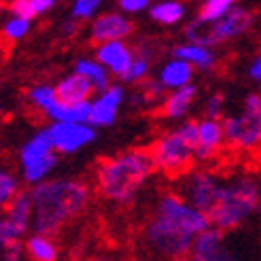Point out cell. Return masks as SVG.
I'll return each mask as SVG.
<instances>
[{
  "label": "cell",
  "mask_w": 261,
  "mask_h": 261,
  "mask_svg": "<svg viewBox=\"0 0 261 261\" xmlns=\"http://www.w3.org/2000/svg\"><path fill=\"white\" fill-rule=\"evenodd\" d=\"M211 219L176 195H164L147 225V240L162 255L180 257L193 249L195 238L208 229Z\"/></svg>",
  "instance_id": "cell-1"
},
{
  "label": "cell",
  "mask_w": 261,
  "mask_h": 261,
  "mask_svg": "<svg viewBox=\"0 0 261 261\" xmlns=\"http://www.w3.org/2000/svg\"><path fill=\"white\" fill-rule=\"evenodd\" d=\"M129 32H132V23L119 13H104L91 23V41L98 45L117 43L125 38Z\"/></svg>",
  "instance_id": "cell-10"
},
{
  "label": "cell",
  "mask_w": 261,
  "mask_h": 261,
  "mask_svg": "<svg viewBox=\"0 0 261 261\" xmlns=\"http://www.w3.org/2000/svg\"><path fill=\"white\" fill-rule=\"evenodd\" d=\"M251 76H253L255 81H259V83H261V56L253 62V66H251Z\"/></svg>",
  "instance_id": "cell-37"
},
{
  "label": "cell",
  "mask_w": 261,
  "mask_h": 261,
  "mask_svg": "<svg viewBox=\"0 0 261 261\" xmlns=\"http://www.w3.org/2000/svg\"><path fill=\"white\" fill-rule=\"evenodd\" d=\"M100 7L98 0H76L72 5V15L79 17V19H87L96 13V9Z\"/></svg>",
  "instance_id": "cell-32"
},
{
  "label": "cell",
  "mask_w": 261,
  "mask_h": 261,
  "mask_svg": "<svg viewBox=\"0 0 261 261\" xmlns=\"http://www.w3.org/2000/svg\"><path fill=\"white\" fill-rule=\"evenodd\" d=\"M28 30H30V21H25V19H17V17L9 19V21L5 23V28H3L5 36H7V38H11V41H17V38L25 36V32H28Z\"/></svg>",
  "instance_id": "cell-30"
},
{
  "label": "cell",
  "mask_w": 261,
  "mask_h": 261,
  "mask_svg": "<svg viewBox=\"0 0 261 261\" xmlns=\"http://www.w3.org/2000/svg\"><path fill=\"white\" fill-rule=\"evenodd\" d=\"M174 56L176 60H182L187 64H193V66H200V68H213L215 66V56L208 51L206 47L200 45H180L174 49Z\"/></svg>",
  "instance_id": "cell-22"
},
{
  "label": "cell",
  "mask_w": 261,
  "mask_h": 261,
  "mask_svg": "<svg viewBox=\"0 0 261 261\" xmlns=\"http://www.w3.org/2000/svg\"><path fill=\"white\" fill-rule=\"evenodd\" d=\"M162 85L164 87H172V89H182L189 85V79H191V64L182 62V60H172L168 62L162 74Z\"/></svg>",
  "instance_id": "cell-19"
},
{
  "label": "cell",
  "mask_w": 261,
  "mask_h": 261,
  "mask_svg": "<svg viewBox=\"0 0 261 261\" xmlns=\"http://www.w3.org/2000/svg\"><path fill=\"white\" fill-rule=\"evenodd\" d=\"M54 138H51L49 127L38 132L30 142H25V147H21L19 151V158H21V166L23 168H30L38 162H45L54 155Z\"/></svg>",
  "instance_id": "cell-16"
},
{
  "label": "cell",
  "mask_w": 261,
  "mask_h": 261,
  "mask_svg": "<svg viewBox=\"0 0 261 261\" xmlns=\"http://www.w3.org/2000/svg\"><path fill=\"white\" fill-rule=\"evenodd\" d=\"M32 195L34 229L54 236L68 219L79 215L89 202V189L79 180H47L36 185Z\"/></svg>",
  "instance_id": "cell-2"
},
{
  "label": "cell",
  "mask_w": 261,
  "mask_h": 261,
  "mask_svg": "<svg viewBox=\"0 0 261 261\" xmlns=\"http://www.w3.org/2000/svg\"><path fill=\"white\" fill-rule=\"evenodd\" d=\"M15 198H17V180L11 174L3 172L0 174V202H3L5 206L7 204L11 206L13 202H15Z\"/></svg>",
  "instance_id": "cell-28"
},
{
  "label": "cell",
  "mask_w": 261,
  "mask_h": 261,
  "mask_svg": "<svg viewBox=\"0 0 261 261\" xmlns=\"http://www.w3.org/2000/svg\"><path fill=\"white\" fill-rule=\"evenodd\" d=\"M76 74H83L85 79L91 81V85H94L96 91H109L113 85L109 83V72L107 68L102 66L100 62H91V60H79L76 62Z\"/></svg>",
  "instance_id": "cell-20"
},
{
  "label": "cell",
  "mask_w": 261,
  "mask_h": 261,
  "mask_svg": "<svg viewBox=\"0 0 261 261\" xmlns=\"http://www.w3.org/2000/svg\"><path fill=\"white\" fill-rule=\"evenodd\" d=\"M221 107H223V96L221 94H215L211 100L206 102V113H208V119H215L221 115Z\"/></svg>",
  "instance_id": "cell-33"
},
{
  "label": "cell",
  "mask_w": 261,
  "mask_h": 261,
  "mask_svg": "<svg viewBox=\"0 0 261 261\" xmlns=\"http://www.w3.org/2000/svg\"><path fill=\"white\" fill-rule=\"evenodd\" d=\"M76 30V23H72V21H66V23H64V32H66V34H72Z\"/></svg>",
  "instance_id": "cell-38"
},
{
  "label": "cell",
  "mask_w": 261,
  "mask_h": 261,
  "mask_svg": "<svg viewBox=\"0 0 261 261\" xmlns=\"http://www.w3.org/2000/svg\"><path fill=\"white\" fill-rule=\"evenodd\" d=\"M162 89H164V85H162L160 81H147V83H145V91H147L151 98L160 96V94H162Z\"/></svg>",
  "instance_id": "cell-35"
},
{
  "label": "cell",
  "mask_w": 261,
  "mask_h": 261,
  "mask_svg": "<svg viewBox=\"0 0 261 261\" xmlns=\"http://www.w3.org/2000/svg\"><path fill=\"white\" fill-rule=\"evenodd\" d=\"M195 91H198V89H195V85H187V87H182V89L172 91V94L166 98L162 113L166 117H180V115H185L187 109H189V104L195 98Z\"/></svg>",
  "instance_id": "cell-21"
},
{
  "label": "cell",
  "mask_w": 261,
  "mask_h": 261,
  "mask_svg": "<svg viewBox=\"0 0 261 261\" xmlns=\"http://www.w3.org/2000/svg\"><path fill=\"white\" fill-rule=\"evenodd\" d=\"M223 191H225V185H221V182L208 172H195L187 180V198H189L191 206L198 208L206 217H211V213L217 208Z\"/></svg>",
  "instance_id": "cell-7"
},
{
  "label": "cell",
  "mask_w": 261,
  "mask_h": 261,
  "mask_svg": "<svg viewBox=\"0 0 261 261\" xmlns=\"http://www.w3.org/2000/svg\"><path fill=\"white\" fill-rule=\"evenodd\" d=\"M147 70H149V62H147V58H134V62H132V66H129V70H127V74L123 76V81L125 83H134V81H140L142 76L147 74Z\"/></svg>",
  "instance_id": "cell-31"
},
{
  "label": "cell",
  "mask_w": 261,
  "mask_h": 261,
  "mask_svg": "<svg viewBox=\"0 0 261 261\" xmlns=\"http://www.w3.org/2000/svg\"><path fill=\"white\" fill-rule=\"evenodd\" d=\"M151 153H153L155 166L162 168L168 174L178 176L189 170L191 160L195 155V147L189 145L176 129V132H170V134L155 140V145L151 147Z\"/></svg>",
  "instance_id": "cell-6"
},
{
  "label": "cell",
  "mask_w": 261,
  "mask_h": 261,
  "mask_svg": "<svg viewBox=\"0 0 261 261\" xmlns=\"http://www.w3.org/2000/svg\"><path fill=\"white\" fill-rule=\"evenodd\" d=\"M223 123H219L215 119H204L200 121V142L195 149V158L198 160H208L217 153V149L223 142Z\"/></svg>",
  "instance_id": "cell-17"
},
{
  "label": "cell",
  "mask_w": 261,
  "mask_h": 261,
  "mask_svg": "<svg viewBox=\"0 0 261 261\" xmlns=\"http://www.w3.org/2000/svg\"><path fill=\"white\" fill-rule=\"evenodd\" d=\"M185 15V7L180 3H160L151 7V17L160 23H174Z\"/></svg>",
  "instance_id": "cell-26"
},
{
  "label": "cell",
  "mask_w": 261,
  "mask_h": 261,
  "mask_svg": "<svg viewBox=\"0 0 261 261\" xmlns=\"http://www.w3.org/2000/svg\"><path fill=\"white\" fill-rule=\"evenodd\" d=\"M119 7H121V11L136 13V11H142L145 7H149V3H147V0H121Z\"/></svg>",
  "instance_id": "cell-34"
},
{
  "label": "cell",
  "mask_w": 261,
  "mask_h": 261,
  "mask_svg": "<svg viewBox=\"0 0 261 261\" xmlns=\"http://www.w3.org/2000/svg\"><path fill=\"white\" fill-rule=\"evenodd\" d=\"M151 149H129L98 166V185L109 200L129 202L155 170Z\"/></svg>",
  "instance_id": "cell-3"
},
{
  "label": "cell",
  "mask_w": 261,
  "mask_h": 261,
  "mask_svg": "<svg viewBox=\"0 0 261 261\" xmlns=\"http://www.w3.org/2000/svg\"><path fill=\"white\" fill-rule=\"evenodd\" d=\"M223 132L229 145L255 149L261 145V96L251 94L244 100V113L223 121Z\"/></svg>",
  "instance_id": "cell-5"
},
{
  "label": "cell",
  "mask_w": 261,
  "mask_h": 261,
  "mask_svg": "<svg viewBox=\"0 0 261 261\" xmlns=\"http://www.w3.org/2000/svg\"><path fill=\"white\" fill-rule=\"evenodd\" d=\"M251 19H253V15L249 11H244L240 7H233L223 19L217 21L213 28L206 32L208 45L211 43H221V41H229V38L240 36L244 30H249Z\"/></svg>",
  "instance_id": "cell-11"
},
{
  "label": "cell",
  "mask_w": 261,
  "mask_h": 261,
  "mask_svg": "<svg viewBox=\"0 0 261 261\" xmlns=\"http://www.w3.org/2000/svg\"><path fill=\"white\" fill-rule=\"evenodd\" d=\"M233 9V3L231 0H208L200 7V13H198V21L200 23H217L223 19L227 13Z\"/></svg>",
  "instance_id": "cell-25"
},
{
  "label": "cell",
  "mask_w": 261,
  "mask_h": 261,
  "mask_svg": "<svg viewBox=\"0 0 261 261\" xmlns=\"http://www.w3.org/2000/svg\"><path fill=\"white\" fill-rule=\"evenodd\" d=\"M25 249H28V255L34 261H56L58 259L56 244L47 236H41V233H36V236H32L28 242H25Z\"/></svg>",
  "instance_id": "cell-24"
},
{
  "label": "cell",
  "mask_w": 261,
  "mask_h": 261,
  "mask_svg": "<svg viewBox=\"0 0 261 261\" xmlns=\"http://www.w3.org/2000/svg\"><path fill=\"white\" fill-rule=\"evenodd\" d=\"M54 166H56V158L51 155V158L45 160V162H38V164L30 166V168H23V176H25V180H28V182H38L43 176H47V172Z\"/></svg>",
  "instance_id": "cell-29"
},
{
  "label": "cell",
  "mask_w": 261,
  "mask_h": 261,
  "mask_svg": "<svg viewBox=\"0 0 261 261\" xmlns=\"http://www.w3.org/2000/svg\"><path fill=\"white\" fill-rule=\"evenodd\" d=\"M259 208V185L253 178H238L231 185H225L221 202L211 213V223L217 229H233L244 219H249Z\"/></svg>",
  "instance_id": "cell-4"
},
{
  "label": "cell",
  "mask_w": 261,
  "mask_h": 261,
  "mask_svg": "<svg viewBox=\"0 0 261 261\" xmlns=\"http://www.w3.org/2000/svg\"><path fill=\"white\" fill-rule=\"evenodd\" d=\"M193 259L195 261H229V253L223 249V233L221 229L208 227L193 242Z\"/></svg>",
  "instance_id": "cell-12"
},
{
  "label": "cell",
  "mask_w": 261,
  "mask_h": 261,
  "mask_svg": "<svg viewBox=\"0 0 261 261\" xmlns=\"http://www.w3.org/2000/svg\"><path fill=\"white\" fill-rule=\"evenodd\" d=\"M19 255H21L19 244H15V246H9V249L5 251V259H3V261H19Z\"/></svg>",
  "instance_id": "cell-36"
},
{
  "label": "cell",
  "mask_w": 261,
  "mask_h": 261,
  "mask_svg": "<svg viewBox=\"0 0 261 261\" xmlns=\"http://www.w3.org/2000/svg\"><path fill=\"white\" fill-rule=\"evenodd\" d=\"M56 91H58V100L62 104H68V107H70V104H83V102H87L89 94L94 91V85H91V81L85 79L83 74L74 72V74L66 76L64 81H60Z\"/></svg>",
  "instance_id": "cell-15"
},
{
  "label": "cell",
  "mask_w": 261,
  "mask_h": 261,
  "mask_svg": "<svg viewBox=\"0 0 261 261\" xmlns=\"http://www.w3.org/2000/svg\"><path fill=\"white\" fill-rule=\"evenodd\" d=\"M34 213L32 208V195L28 193H19L15 202L9 206V213L0 223V240H3L5 249L9 246H15L19 242V238L25 233L30 223V215Z\"/></svg>",
  "instance_id": "cell-8"
},
{
  "label": "cell",
  "mask_w": 261,
  "mask_h": 261,
  "mask_svg": "<svg viewBox=\"0 0 261 261\" xmlns=\"http://www.w3.org/2000/svg\"><path fill=\"white\" fill-rule=\"evenodd\" d=\"M174 261H195V259H189V257H176Z\"/></svg>",
  "instance_id": "cell-39"
},
{
  "label": "cell",
  "mask_w": 261,
  "mask_h": 261,
  "mask_svg": "<svg viewBox=\"0 0 261 261\" xmlns=\"http://www.w3.org/2000/svg\"><path fill=\"white\" fill-rule=\"evenodd\" d=\"M51 138H54V147L62 153H74L83 145L94 140V129L79 123H54L49 127Z\"/></svg>",
  "instance_id": "cell-9"
},
{
  "label": "cell",
  "mask_w": 261,
  "mask_h": 261,
  "mask_svg": "<svg viewBox=\"0 0 261 261\" xmlns=\"http://www.w3.org/2000/svg\"><path fill=\"white\" fill-rule=\"evenodd\" d=\"M96 56H98V62L102 66H109V70L113 74H119L121 79L127 74L129 66H132V62H134L132 51H129V47H125L121 41L100 45Z\"/></svg>",
  "instance_id": "cell-13"
},
{
  "label": "cell",
  "mask_w": 261,
  "mask_h": 261,
  "mask_svg": "<svg viewBox=\"0 0 261 261\" xmlns=\"http://www.w3.org/2000/svg\"><path fill=\"white\" fill-rule=\"evenodd\" d=\"M89 115H91V102H83V104H62L58 102V107L49 113V117L56 123H89Z\"/></svg>",
  "instance_id": "cell-18"
},
{
  "label": "cell",
  "mask_w": 261,
  "mask_h": 261,
  "mask_svg": "<svg viewBox=\"0 0 261 261\" xmlns=\"http://www.w3.org/2000/svg\"><path fill=\"white\" fill-rule=\"evenodd\" d=\"M30 100L34 102L36 109H43L45 113H51L56 107H58V91L56 87H47V85H41V87H34L30 91Z\"/></svg>",
  "instance_id": "cell-27"
},
{
  "label": "cell",
  "mask_w": 261,
  "mask_h": 261,
  "mask_svg": "<svg viewBox=\"0 0 261 261\" xmlns=\"http://www.w3.org/2000/svg\"><path fill=\"white\" fill-rule=\"evenodd\" d=\"M121 100H123L121 87L113 85L109 91H104L96 102H91L89 123L91 125H111L115 121V117H117V109H119Z\"/></svg>",
  "instance_id": "cell-14"
},
{
  "label": "cell",
  "mask_w": 261,
  "mask_h": 261,
  "mask_svg": "<svg viewBox=\"0 0 261 261\" xmlns=\"http://www.w3.org/2000/svg\"><path fill=\"white\" fill-rule=\"evenodd\" d=\"M51 7H54V0H15V3L9 5L13 15L17 19H25V21H30L32 17L49 11Z\"/></svg>",
  "instance_id": "cell-23"
}]
</instances>
